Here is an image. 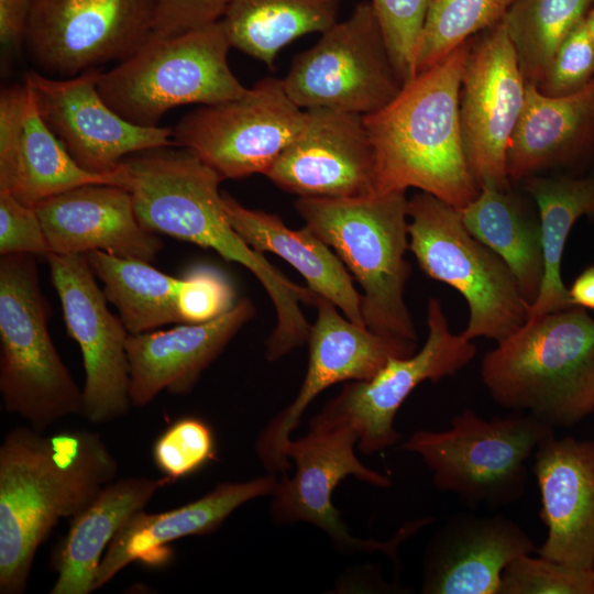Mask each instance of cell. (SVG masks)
<instances>
[{
	"label": "cell",
	"mask_w": 594,
	"mask_h": 594,
	"mask_svg": "<svg viewBox=\"0 0 594 594\" xmlns=\"http://www.w3.org/2000/svg\"><path fill=\"white\" fill-rule=\"evenodd\" d=\"M121 164L144 229L210 248L246 267L263 285L276 311L267 360H278L308 341L311 326L300 306L312 305L316 293L292 282L237 233L219 191L223 178L216 170L178 146L138 152Z\"/></svg>",
	"instance_id": "1"
},
{
	"label": "cell",
	"mask_w": 594,
	"mask_h": 594,
	"mask_svg": "<svg viewBox=\"0 0 594 594\" xmlns=\"http://www.w3.org/2000/svg\"><path fill=\"white\" fill-rule=\"evenodd\" d=\"M118 461L87 429L10 430L0 446V593L25 591L38 547L116 479Z\"/></svg>",
	"instance_id": "2"
},
{
	"label": "cell",
	"mask_w": 594,
	"mask_h": 594,
	"mask_svg": "<svg viewBox=\"0 0 594 594\" xmlns=\"http://www.w3.org/2000/svg\"><path fill=\"white\" fill-rule=\"evenodd\" d=\"M470 40L363 116L376 160V193H428L458 210L480 194L464 153L459 98Z\"/></svg>",
	"instance_id": "3"
},
{
	"label": "cell",
	"mask_w": 594,
	"mask_h": 594,
	"mask_svg": "<svg viewBox=\"0 0 594 594\" xmlns=\"http://www.w3.org/2000/svg\"><path fill=\"white\" fill-rule=\"evenodd\" d=\"M481 377L504 408L578 424L594 411V319L573 306L527 320L484 355Z\"/></svg>",
	"instance_id": "4"
},
{
	"label": "cell",
	"mask_w": 594,
	"mask_h": 594,
	"mask_svg": "<svg viewBox=\"0 0 594 594\" xmlns=\"http://www.w3.org/2000/svg\"><path fill=\"white\" fill-rule=\"evenodd\" d=\"M295 208L363 289L362 316L373 332L417 341L405 302L410 266L406 191L352 198L299 197Z\"/></svg>",
	"instance_id": "5"
},
{
	"label": "cell",
	"mask_w": 594,
	"mask_h": 594,
	"mask_svg": "<svg viewBox=\"0 0 594 594\" xmlns=\"http://www.w3.org/2000/svg\"><path fill=\"white\" fill-rule=\"evenodd\" d=\"M231 47L222 20L175 36L153 33L132 56L101 72L98 90L127 121L157 127L175 107L221 103L248 91L230 69Z\"/></svg>",
	"instance_id": "6"
},
{
	"label": "cell",
	"mask_w": 594,
	"mask_h": 594,
	"mask_svg": "<svg viewBox=\"0 0 594 594\" xmlns=\"http://www.w3.org/2000/svg\"><path fill=\"white\" fill-rule=\"evenodd\" d=\"M0 393L3 407L44 432L81 415L82 389L47 329V307L34 255L0 258Z\"/></svg>",
	"instance_id": "7"
},
{
	"label": "cell",
	"mask_w": 594,
	"mask_h": 594,
	"mask_svg": "<svg viewBox=\"0 0 594 594\" xmlns=\"http://www.w3.org/2000/svg\"><path fill=\"white\" fill-rule=\"evenodd\" d=\"M408 218L409 250L422 271L468 302L470 317L462 337L499 343L527 321L530 306L512 271L468 231L460 210L420 191L408 199Z\"/></svg>",
	"instance_id": "8"
},
{
	"label": "cell",
	"mask_w": 594,
	"mask_h": 594,
	"mask_svg": "<svg viewBox=\"0 0 594 594\" xmlns=\"http://www.w3.org/2000/svg\"><path fill=\"white\" fill-rule=\"evenodd\" d=\"M553 428L531 414L491 420L464 409L451 428L418 430L400 449L418 454L433 485L469 507H499L525 492L526 462Z\"/></svg>",
	"instance_id": "9"
},
{
	"label": "cell",
	"mask_w": 594,
	"mask_h": 594,
	"mask_svg": "<svg viewBox=\"0 0 594 594\" xmlns=\"http://www.w3.org/2000/svg\"><path fill=\"white\" fill-rule=\"evenodd\" d=\"M309 427L306 436L296 441L290 439L285 448V454L294 461L296 470L294 475L285 473L278 479L271 495L272 520L276 525L309 522L323 531L340 552L381 551L398 566L397 549L400 542L433 518L406 522L388 541L351 535L332 503L336 487L348 476L381 488L392 486V481L356 458L354 444L358 443V436L350 427L316 417L310 419Z\"/></svg>",
	"instance_id": "10"
},
{
	"label": "cell",
	"mask_w": 594,
	"mask_h": 594,
	"mask_svg": "<svg viewBox=\"0 0 594 594\" xmlns=\"http://www.w3.org/2000/svg\"><path fill=\"white\" fill-rule=\"evenodd\" d=\"M282 81L301 109L360 116L384 108L404 85L371 0L356 3L349 18L297 54Z\"/></svg>",
	"instance_id": "11"
},
{
	"label": "cell",
	"mask_w": 594,
	"mask_h": 594,
	"mask_svg": "<svg viewBox=\"0 0 594 594\" xmlns=\"http://www.w3.org/2000/svg\"><path fill=\"white\" fill-rule=\"evenodd\" d=\"M305 110L282 79L265 77L240 98L199 106L173 128L175 146L194 152L222 178L266 174L299 133Z\"/></svg>",
	"instance_id": "12"
},
{
	"label": "cell",
	"mask_w": 594,
	"mask_h": 594,
	"mask_svg": "<svg viewBox=\"0 0 594 594\" xmlns=\"http://www.w3.org/2000/svg\"><path fill=\"white\" fill-rule=\"evenodd\" d=\"M154 0H34L25 45L47 76L123 62L154 32Z\"/></svg>",
	"instance_id": "13"
},
{
	"label": "cell",
	"mask_w": 594,
	"mask_h": 594,
	"mask_svg": "<svg viewBox=\"0 0 594 594\" xmlns=\"http://www.w3.org/2000/svg\"><path fill=\"white\" fill-rule=\"evenodd\" d=\"M427 326L428 336L418 352L391 358L370 380L345 384L315 417L353 429L364 454L396 444L400 433L394 427L395 417L410 393L425 381L454 375L476 353L471 340L452 333L438 298L428 300Z\"/></svg>",
	"instance_id": "14"
},
{
	"label": "cell",
	"mask_w": 594,
	"mask_h": 594,
	"mask_svg": "<svg viewBox=\"0 0 594 594\" xmlns=\"http://www.w3.org/2000/svg\"><path fill=\"white\" fill-rule=\"evenodd\" d=\"M526 79L504 20L470 40L459 111L470 170L481 188H510L507 152L522 111Z\"/></svg>",
	"instance_id": "15"
},
{
	"label": "cell",
	"mask_w": 594,
	"mask_h": 594,
	"mask_svg": "<svg viewBox=\"0 0 594 594\" xmlns=\"http://www.w3.org/2000/svg\"><path fill=\"white\" fill-rule=\"evenodd\" d=\"M52 283L59 297L68 334L79 344L84 369L81 416L107 424L129 414V332L113 316L98 287L86 254L50 253Z\"/></svg>",
	"instance_id": "16"
},
{
	"label": "cell",
	"mask_w": 594,
	"mask_h": 594,
	"mask_svg": "<svg viewBox=\"0 0 594 594\" xmlns=\"http://www.w3.org/2000/svg\"><path fill=\"white\" fill-rule=\"evenodd\" d=\"M317 319L310 328L309 363L296 398L275 415L255 442L256 454L272 474H285L292 462L285 454L290 433L310 403L326 388L344 381L373 377L391 358L415 353L416 341L383 336L338 312L327 298L315 294Z\"/></svg>",
	"instance_id": "17"
},
{
	"label": "cell",
	"mask_w": 594,
	"mask_h": 594,
	"mask_svg": "<svg viewBox=\"0 0 594 594\" xmlns=\"http://www.w3.org/2000/svg\"><path fill=\"white\" fill-rule=\"evenodd\" d=\"M100 74L55 78L31 70L24 78L43 120L79 166L112 174L131 154L175 146L173 128L138 125L117 113L98 90Z\"/></svg>",
	"instance_id": "18"
},
{
	"label": "cell",
	"mask_w": 594,
	"mask_h": 594,
	"mask_svg": "<svg viewBox=\"0 0 594 594\" xmlns=\"http://www.w3.org/2000/svg\"><path fill=\"white\" fill-rule=\"evenodd\" d=\"M265 176L307 198H352L376 193V160L363 116L312 108L295 139Z\"/></svg>",
	"instance_id": "19"
},
{
	"label": "cell",
	"mask_w": 594,
	"mask_h": 594,
	"mask_svg": "<svg viewBox=\"0 0 594 594\" xmlns=\"http://www.w3.org/2000/svg\"><path fill=\"white\" fill-rule=\"evenodd\" d=\"M127 187L120 163L112 174L84 169L43 120L32 90L22 85L0 92V191L28 207L65 190L88 185Z\"/></svg>",
	"instance_id": "20"
},
{
	"label": "cell",
	"mask_w": 594,
	"mask_h": 594,
	"mask_svg": "<svg viewBox=\"0 0 594 594\" xmlns=\"http://www.w3.org/2000/svg\"><path fill=\"white\" fill-rule=\"evenodd\" d=\"M532 472L548 534L541 557L580 569L594 564V441L572 437L543 439Z\"/></svg>",
	"instance_id": "21"
},
{
	"label": "cell",
	"mask_w": 594,
	"mask_h": 594,
	"mask_svg": "<svg viewBox=\"0 0 594 594\" xmlns=\"http://www.w3.org/2000/svg\"><path fill=\"white\" fill-rule=\"evenodd\" d=\"M538 552L529 535L503 516L458 514L431 536L424 554L421 592L498 594L503 571Z\"/></svg>",
	"instance_id": "22"
},
{
	"label": "cell",
	"mask_w": 594,
	"mask_h": 594,
	"mask_svg": "<svg viewBox=\"0 0 594 594\" xmlns=\"http://www.w3.org/2000/svg\"><path fill=\"white\" fill-rule=\"evenodd\" d=\"M52 253L112 255L153 262L163 248L136 219L129 189L109 184L78 186L34 207Z\"/></svg>",
	"instance_id": "23"
},
{
	"label": "cell",
	"mask_w": 594,
	"mask_h": 594,
	"mask_svg": "<svg viewBox=\"0 0 594 594\" xmlns=\"http://www.w3.org/2000/svg\"><path fill=\"white\" fill-rule=\"evenodd\" d=\"M255 314L242 299L224 315L202 323H180L164 331L127 339L132 406L143 407L162 391L184 395Z\"/></svg>",
	"instance_id": "24"
},
{
	"label": "cell",
	"mask_w": 594,
	"mask_h": 594,
	"mask_svg": "<svg viewBox=\"0 0 594 594\" xmlns=\"http://www.w3.org/2000/svg\"><path fill=\"white\" fill-rule=\"evenodd\" d=\"M277 482L278 477L272 473L245 482H223L178 508L154 514L140 510L109 543L98 569L95 591L135 561L151 565L164 563L170 556L168 543L215 532L243 504L271 496Z\"/></svg>",
	"instance_id": "25"
},
{
	"label": "cell",
	"mask_w": 594,
	"mask_h": 594,
	"mask_svg": "<svg viewBox=\"0 0 594 594\" xmlns=\"http://www.w3.org/2000/svg\"><path fill=\"white\" fill-rule=\"evenodd\" d=\"M594 140V78L576 92L551 97L526 81L521 114L507 152L510 182L572 163Z\"/></svg>",
	"instance_id": "26"
},
{
	"label": "cell",
	"mask_w": 594,
	"mask_h": 594,
	"mask_svg": "<svg viewBox=\"0 0 594 594\" xmlns=\"http://www.w3.org/2000/svg\"><path fill=\"white\" fill-rule=\"evenodd\" d=\"M226 215L242 240L258 253L271 252L298 271L308 287L327 298L352 322L365 326L362 294L346 267L322 240L306 226L293 230L273 213L249 209L233 197L222 194Z\"/></svg>",
	"instance_id": "27"
},
{
	"label": "cell",
	"mask_w": 594,
	"mask_h": 594,
	"mask_svg": "<svg viewBox=\"0 0 594 594\" xmlns=\"http://www.w3.org/2000/svg\"><path fill=\"white\" fill-rule=\"evenodd\" d=\"M173 481L129 476L112 480L81 513L75 516L63 543L57 563V579L51 594H89L101 559L118 531L155 493Z\"/></svg>",
	"instance_id": "28"
},
{
	"label": "cell",
	"mask_w": 594,
	"mask_h": 594,
	"mask_svg": "<svg viewBox=\"0 0 594 594\" xmlns=\"http://www.w3.org/2000/svg\"><path fill=\"white\" fill-rule=\"evenodd\" d=\"M460 212L468 231L506 263L531 306L544 275L539 215L510 188L493 187L481 188Z\"/></svg>",
	"instance_id": "29"
},
{
	"label": "cell",
	"mask_w": 594,
	"mask_h": 594,
	"mask_svg": "<svg viewBox=\"0 0 594 594\" xmlns=\"http://www.w3.org/2000/svg\"><path fill=\"white\" fill-rule=\"evenodd\" d=\"M524 188L535 200L541 227L544 275L527 320L573 307L561 277V262L566 239L582 217L594 218V175H534L525 178Z\"/></svg>",
	"instance_id": "30"
},
{
	"label": "cell",
	"mask_w": 594,
	"mask_h": 594,
	"mask_svg": "<svg viewBox=\"0 0 594 594\" xmlns=\"http://www.w3.org/2000/svg\"><path fill=\"white\" fill-rule=\"evenodd\" d=\"M341 0H228L222 16L232 47L273 68L284 46L338 22Z\"/></svg>",
	"instance_id": "31"
},
{
	"label": "cell",
	"mask_w": 594,
	"mask_h": 594,
	"mask_svg": "<svg viewBox=\"0 0 594 594\" xmlns=\"http://www.w3.org/2000/svg\"><path fill=\"white\" fill-rule=\"evenodd\" d=\"M90 267L103 283L106 298L120 314L131 334L168 323H184L177 307L180 278L166 275L148 262L91 251Z\"/></svg>",
	"instance_id": "32"
},
{
	"label": "cell",
	"mask_w": 594,
	"mask_h": 594,
	"mask_svg": "<svg viewBox=\"0 0 594 594\" xmlns=\"http://www.w3.org/2000/svg\"><path fill=\"white\" fill-rule=\"evenodd\" d=\"M594 0H515L504 18L524 78L536 86Z\"/></svg>",
	"instance_id": "33"
},
{
	"label": "cell",
	"mask_w": 594,
	"mask_h": 594,
	"mask_svg": "<svg viewBox=\"0 0 594 594\" xmlns=\"http://www.w3.org/2000/svg\"><path fill=\"white\" fill-rule=\"evenodd\" d=\"M514 1L429 0L416 51L415 76L503 21Z\"/></svg>",
	"instance_id": "34"
},
{
	"label": "cell",
	"mask_w": 594,
	"mask_h": 594,
	"mask_svg": "<svg viewBox=\"0 0 594 594\" xmlns=\"http://www.w3.org/2000/svg\"><path fill=\"white\" fill-rule=\"evenodd\" d=\"M498 594H594L591 570L521 554L503 571Z\"/></svg>",
	"instance_id": "35"
},
{
	"label": "cell",
	"mask_w": 594,
	"mask_h": 594,
	"mask_svg": "<svg viewBox=\"0 0 594 594\" xmlns=\"http://www.w3.org/2000/svg\"><path fill=\"white\" fill-rule=\"evenodd\" d=\"M152 452L157 469L175 482L215 458V436L202 419L184 417L170 424L156 439Z\"/></svg>",
	"instance_id": "36"
},
{
	"label": "cell",
	"mask_w": 594,
	"mask_h": 594,
	"mask_svg": "<svg viewBox=\"0 0 594 594\" xmlns=\"http://www.w3.org/2000/svg\"><path fill=\"white\" fill-rule=\"evenodd\" d=\"M429 0H371L403 84L415 77V57Z\"/></svg>",
	"instance_id": "37"
},
{
	"label": "cell",
	"mask_w": 594,
	"mask_h": 594,
	"mask_svg": "<svg viewBox=\"0 0 594 594\" xmlns=\"http://www.w3.org/2000/svg\"><path fill=\"white\" fill-rule=\"evenodd\" d=\"M593 78L594 44L585 16L561 43L537 88L547 96H565Z\"/></svg>",
	"instance_id": "38"
},
{
	"label": "cell",
	"mask_w": 594,
	"mask_h": 594,
	"mask_svg": "<svg viewBox=\"0 0 594 594\" xmlns=\"http://www.w3.org/2000/svg\"><path fill=\"white\" fill-rule=\"evenodd\" d=\"M234 289L226 275L209 265H197L180 278L177 307L184 323L213 320L235 306Z\"/></svg>",
	"instance_id": "39"
},
{
	"label": "cell",
	"mask_w": 594,
	"mask_h": 594,
	"mask_svg": "<svg viewBox=\"0 0 594 594\" xmlns=\"http://www.w3.org/2000/svg\"><path fill=\"white\" fill-rule=\"evenodd\" d=\"M51 248L34 208L11 194L0 191V254H30L46 257Z\"/></svg>",
	"instance_id": "40"
},
{
	"label": "cell",
	"mask_w": 594,
	"mask_h": 594,
	"mask_svg": "<svg viewBox=\"0 0 594 594\" xmlns=\"http://www.w3.org/2000/svg\"><path fill=\"white\" fill-rule=\"evenodd\" d=\"M154 34L179 35L222 19L228 0H154Z\"/></svg>",
	"instance_id": "41"
},
{
	"label": "cell",
	"mask_w": 594,
	"mask_h": 594,
	"mask_svg": "<svg viewBox=\"0 0 594 594\" xmlns=\"http://www.w3.org/2000/svg\"><path fill=\"white\" fill-rule=\"evenodd\" d=\"M34 0H0V42L4 48L25 43Z\"/></svg>",
	"instance_id": "42"
},
{
	"label": "cell",
	"mask_w": 594,
	"mask_h": 594,
	"mask_svg": "<svg viewBox=\"0 0 594 594\" xmlns=\"http://www.w3.org/2000/svg\"><path fill=\"white\" fill-rule=\"evenodd\" d=\"M573 306L594 310V266L586 267L568 288Z\"/></svg>",
	"instance_id": "43"
},
{
	"label": "cell",
	"mask_w": 594,
	"mask_h": 594,
	"mask_svg": "<svg viewBox=\"0 0 594 594\" xmlns=\"http://www.w3.org/2000/svg\"><path fill=\"white\" fill-rule=\"evenodd\" d=\"M586 22L590 30V34L594 44V6L590 9L586 14Z\"/></svg>",
	"instance_id": "44"
},
{
	"label": "cell",
	"mask_w": 594,
	"mask_h": 594,
	"mask_svg": "<svg viewBox=\"0 0 594 594\" xmlns=\"http://www.w3.org/2000/svg\"><path fill=\"white\" fill-rule=\"evenodd\" d=\"M591 572H592V575H593V579H594V564H593V566L591 569Z\"/></svg>",
	"instance_id": "45"
}]
</instances>
